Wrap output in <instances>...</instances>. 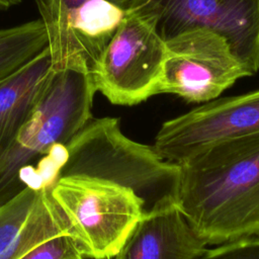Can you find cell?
Returning a JSON list of instances; mask_svg holds the SVG:
<instances>
[{
  "mask_svg": "<svg viewBox=\"0 0 259 259\" xmlns=\"http://www.w3.org/2000/svg\"><path fill=\"white\" fill-rule=\"evenodd\" d=\"M177 164L176 204L206 245L259 238V135L213 144Z\"/></svg>",
  "mask_w": 259,
  "mask_h": 259,
  "instance_id": "6da1fadb",
  "label": "cell"
},
{
  "mask_svg": "<svg viewBox=\"0 0 259 259\" xmlns=\"http://www.w3.org/2000/svg\"><path fill=\"white\" fill-rule=\"evenodd\" d=\"M96 89L90 69L70 65L56 69L17 137L0 158V205L25 187L41 182L31 164L65 147L92 118Z\"/></svg>",
  "mask_w": 259,
  "mask_h": 259,
  "instance_id": "7a4b0ae2",
  "label": "cell"
},
{
  "mask_svg": "<svg viewBox=\"0 0 259 259\" xmlns=\"http://www.w3.org/2000/svg\"><path fill=\"white\" fill-rule=\"evenodd\" d=\"M57 165L100 177L132 190L143 215L176 204L180 167L164 160L154 146L125 137L115 117L91 118L65 146Z\"/></svg>",
  "mask_w": 259,
  "mask_h": 259,
  "instance_id": "3957f363",
  "label": "cell"
},
{
  "mask_svg": "<svg viewBox=\"0 0 259 259\" xmlns=\"http://www.w3.org/2000/svg\"><path fill=\"white\" fill-rule=\"evenodd\" d=\"M49 191L85 258H114L143 215L142 202L132 190L60 166Z\"/></svg>",
  "mask_w": 259,
  "mask_h": 259,
  "instance_id": "277c9868",
  "label": "cell"
},
{
  "mask_svg": "<svg viewBox=\"0 0 259 259\" xmlns=\"http://www.w3.org/2000/svg\"><path fill=\"white\" fill-rule=\"evenodd\" d=\"M125 9L152 24L164 41L194 29L214 32L248 76L259 70V0H132Z\"/></svg>",
  "mask_w": 259,
  "mask_h": 259,
  "instance_id": "5b68a950",
  "label": "cell"
},
{
  "mask_svg": "<svg viewBox=\"0 0 259 259\" xmlns=\"http://www.w3.org/2000/svg\"><path fill=\"white\" fill-rule=\"evenodd\" d=\"M165 52V41L152 24L126 11L90 70L96 92L112 104L127 106L158 94Z\"/></svg>",
  "mask_w": 259,
  "mask_h": 259,
  "instance_id": "8992f818",
  "label": "cell"
},
{
  "mask_svg": "<svg viewBox=\"0 0 259 259\" xmlns=\"http://www.w3.org/2000/svg\"><path fill=\"white\" fill-rule=\"evenodd\" d=\"M165 45L158 94L172 93L188 102H207L248 76L226 39L209 30L186 31Z\"/></svg>",
  "mask_w": 259,
  "mask_h": 259,
  "instance_id": "52a82bcc",
  "label": "cell"
},
{
  "mask_svg": "<svg viewBox=\"0 0 259 259\" xmlns=\"http://www.w3.org/2000/svg\"><path fill=\"white\" fill-rule=\"evenodd\" d=\"M259 135V89L215 98L169 119L155 137L164 159L179 163L213 144Z\"/></svg>",
  "mask_w": 259,
  "mask_h": 259,
  "instance_id": "ba28073f",
  "label": "cell"
},
{
  "mask_svg": "<svg viewBox=\"0 0 259 259\" xmlns=\"http://www.w3.org/2000/svg\"><path fill=\"white\" fill-rule=\"evenodd\" d=\"M71 231L49 184L25 187L0 205V259H19L42 241Z\"/></svg>",
  "mask_w": 259,
  "mask_h": 259,
  "instance_id": "9c48e42d",
  "label": "cell"
},
{
  "mask_svg": "<svg viewBox=\"0 0 259 259\" xmlns=\"http://www.w3.org/2000/svg\"><path fill=\"white\" fill-rule=\"evenodd\" d=\"M206 246L174 204L142 215L113 259H192Z\"/></svg>",
  "mask_w": 259,
  "mask_h": 259,
  "instance_id": "30bf717a",
  "label": "cell"
},
{
  "mask_svg": "<svg viewBox=\"0 0 259 259\" xmlns=\"http://www.w3.org/2000/svg\"><path fill=\"white\" fill-rule=\"evenodd\" d=\"M49 48L0 79V158L32 114L52 74Z\"/></svg>",
  "mask_w": 259,
  "mask_h": 259,
  "instance_id": "8fae6325",
  "label": "cell"
},
{
  "mask_svg": "<svg viewBox=\"0 0 259 259\" xmlns=\"http://www.w3.org/2000/svg\"><path fill=\"white\" fill-rule=\"evenodd\" d=\"M86 0H35L47 35L53 69L70 65V27Z\"/></svg>",
  "mask_w": 259,
  "mask_h": 259,
  "instance_id": "7c38bea8",
  "label": "cell"
},
{
  "mask_svg": "<svg viewBox=\"0 0 259 259\" xmlns=\"http://www.w3.org/2000/svg\"><path fill=\"white\" fill-rule=\"evenodd\" d=\"M48 47L40 19L0 28V79L12 73Z\"/></svg>",
  "mask_w": 259,
  "mask_h": 259,
  "instance_id": "4fadbf2b",
  "label": "cell"
},
{
  "mask_svg": "<svg viewBox=\"0 0 259 259\" xmlns=\"http://www.w3.org/2000/svg\"><path fill=\"white\" fill-rule=\"evenodd\" d=\"M78 257H84L82 246L71 231H65L42 241L19 259H73Z\"/></svg>",
  "mask_w": 259,
  "mask_h": 259,
  "instance_id": "5bb4252c",
  "label": "cell"
},
{
  "mask_svg": "<svg viewBox=\"0 0 259 259\" xmlns=\"http://www.w3.org/2000/svg\"><path fill=\"white\" fill-rule=\"evenodd\" d=\"M205 248L192 259H259V238H250Z\"/></svg>",
  "mask_w": 259,
  "mask_h": 259,
  "instance_id": "9a60e30c",
  "label": "cell"
},
{
  "mask_svg": "<svg viewBox=\"0 0 259 259\" xmlns=\"http://www.w3.org/2000/svg\"><path fill=\"white\" fill-rule=\"evenodd\" d=\"M21 0H0V10H7L12 6L18 5Z\"/></svg>",
  "mask_w": 259,
  "mask_h": 259,
  "instance_id": "2e32d148",
  "label": "cell"
},
{
  "mask_svg": "<svg viewBox=\"0 0 259 259\" xmlns=\"http://www.w3.org/2000/svg\"><path fill=\"white\" fill-rule=\"evenodd\" d=\"M111 2H113V3H115V4H117L118 6H120V7H123L124 9H125V7L127 6V4L132 1V0H110Z\"/></svg>",
  "mask_w": 259,
  "mask_h": 259,
  "instance_id": "e0dca14e",
  "label": "cell"
},
{
  "mask_svg": "<svg viewBox=\"0 0 259 259\" xmlns=\"http://www.w3.org/2000/svg\"><path fill=\"white\" fill-rule=\"evenodd\" d=\"M73 259H85L84 257H78V258H73Z\"/></svg>",
  "mask_w": 259,
  "mask_h": 259,
  "instance_id": "ac0fdd59",
  "label": "cell"
}]
</instances>
